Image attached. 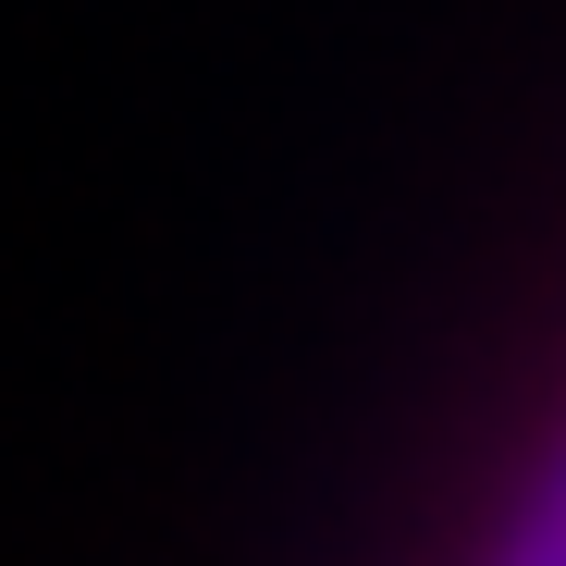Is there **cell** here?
<instances>
[{
	"instance_id": "6da1fadb",
	"label": "cell",
	"mask_w": 566,
	"mask_h": 566,
	"mask_svg": "<svg viewBox=\"0 0 566 566\" xmlns=\"http://www.w3.org/2000/svg\"><path fill=\"white\" fill-rule=\"evenodd\" d=\"M468 566H566V431L517 468V493L493 505V530H481Z\"/></svg>"
}]
</instances>
